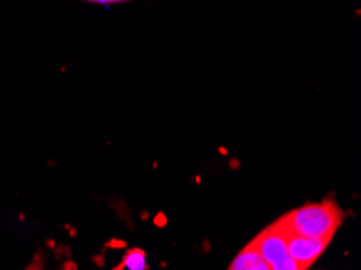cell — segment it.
<instances>
[{"mask_svg":"<svg viewBox=\"0 0 361 270\" xmlns=\"http://www.w3.org/2000/svg\"><path fill=\"white\" fill-rule=\"evenodd\" d=\"M342 209L334 201L327 200L319 204H306L303 207L290 211L274 222V225L295 235L332 240L342 225Z\"/></svg>","mask_w":361,"mask_h":270,"instance_id":"6da1fadb","label":"cell"},{"mask_svg":"<svg viewBox=\"0 0 361 270\" xmlns=\"http://www.w3.org/2000/svg\"><path fill=\"white\" fill-rule=\"evenodd\" d=\"M251 243L256 246L271 270H305L288 256L286 235L274 223L262 230Z\"/></svg>","mask_w":361,"mask_h":270,"instance_id":"7a4b0ae2","label":"cell"},{"mask_svg":"<svg viewBox=\"0 0 361 270\" xmlns=\"http://www.w3.org/2000/svg\"><path fill=\"white\" fill-rule=\"evenodd\" d=\"M281 231L286 235L288 256L292 257L293 261H297L305 270H308L316 261H318L322 252L326 251V247L331 243V240L326 238H310V236L295 235L290 233V231Z\"/></svg>","mask_w":361,"mask_h":270,"instance_id":"3957f363","label":"cell"},{"mask_svg":"<svg viewBox=\"0 0 361 270\" xmlns=\"http://www.w3.org/2000/svg\"><path fill=\"white\" fill-rule=\"evenodd\" d=\"M227 270H271L253 243L245 246Z\"/></svg>","mask_w":361,"mask_h":270,"instance_id":"277c9868","label":"cell"},{"mask_svg":"<svg viewBox=\"0 0 361 270\" xmlns=\"http://www.w3.org/2000/svg\"><path fill=\"white\" fill-rule=\"evenodd\" d=\"M123 267H127L130 270H145L146 269V254L145 251L141 250H131L123 257L122 266H120L117 270H122Z\"/></svg>","mask_w":361,"mask_h":270,"instance_id":"5b68a950","label":"cell"},{"mask_svg":"<svg viewBox=\"0 0 361 270\" xmlns=\"http://www.w3.org/2000/svg\"><path fill=\"white\" fill-rule=\"evenodd\" d=\"M26 270H42V266H41V262H39V259H36L35 262L31 264V266L26 269Z\"/></svg>","mask_w":361,"mask_h":270,"instance_id":"8992f818","label":"cell"},{"mask_svg":"<svg viewBox=\"0 0 361 270\" xmlns=\"http://www.w3.org/2000/svg\"><path fill=\"white\" fill-rule=\"evenodd\" d=\"M90 2H97V4H116V2H125V0H90Z\"/></svg>","mask_w":361,"mask_h":270,"instance_id":"52a82bcc","label":"cell"},{"mask_svg":"<svg viewBox=\"0 0 361 270\" xmlns=\"http://www.w3.org/2000/svg\"><path fill=\"white\" fill-rule=\"evenodd\" d=\"M156 223L159 225V227H162V225H166V219H164L162 214H159V216L156 217Z\"/></svg>","mask_w":361,"mask_h":270,"instance_id":"ba28073f","label":"cell"}]
</instances>
